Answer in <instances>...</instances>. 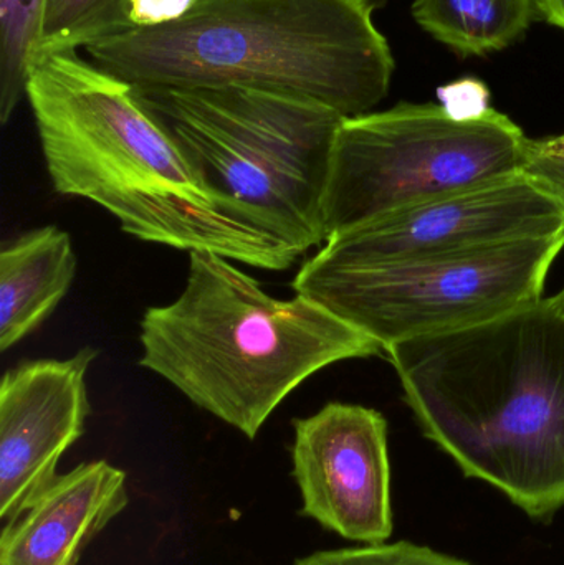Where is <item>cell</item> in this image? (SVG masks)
<instances>
[{
	"mask_svg": "<svg viewBox=\"0 0 564 565\" xmlns=\"http://www.w3.org/2000/svg\"><path fill=\"white\" fill-rule=\"evenodd\" d=\"M25 98L55 191L105 209L126 234L268 271L301 257L219 198L138 89L78 50L39 56Z\"/></svg>",
	"mask_w": 564,
	"mask_h": 565,
	"instance_id": "cell-1",
	"label": "cell"
},
{
	"mask_svg": "<svg viewBox=\"0 0 564 565\" xmlns=\"http://www.w3.org/2000/svg\"><path fill=\"white\" fill-rule=\"evenodd\" d=\"M384 355L424 437L533 520L564 507V312L556 296Z\"/></svg>",
	"mask_w": 564,
	"mask_h": 565,
	"instance_id": "cell-2",
	"label": "cell"
},
{
	"mask_svg": "<svg viewBox=\"0 0 564 565\" xmlns=\"http://www.w3.org/2000/svg\"><path fill=\"white\" fill-rule=\"evenodd\" d=\"M384 2L204 0L178 22L83 52L142 92L260 89L353 118L373 111L393 82V50L374 22Z\"/></svg>",
	"mask_w": 564,
	"mask_h": 565,
	"instance_id": "cell-3",
	"label": "cell"
},
{
	"mask_svg": "<svg viewBox=\"0 0 564 565\" xmlns=\"http://www.w3.org/2000/svg\"><path fill=\"white\" fill-rule=\"evenodd\" d=\"M139 341L142 369L248 440L321 369L384 355L380 342L320 302L274 298L209 252L189 254L175 301L146 309Z\"/></svg>",
	"mask_w": 564,
	"mask_h": 565,
	"instance_id": "cell-4",
	"label": "cell"
},
{
	"mask_svg": "<svg viewBox=\"0 0 564 565\" xmlns=\"http://www.w3.org/2000/svg\"><path fill=\"white\" fill-rule=\"evenodd\" d=\"M138 93L238 214L300 255L327 242L324 198L344 116L260 89Z\"/></svg>",
	"mask_w": 564,
	"mask_h": 565,
	"instance_id": "cell-5",
	"label": "cell"
},
{
	"mask_svg": "<svg viewBox=\"0 0 564 565\" xmlns=\"http://www.w3.org/2000/svg\"><path fill=\"white\" fill-rule=\"evenodd\" d=\"M530 142L509 116L489 108L457 119L440 105L400 103L344 118L324 198L328 238L376 218L469 191L525 166Z\"/></svg>",
	"mask_w": 564,
	"mask_h": 565,
	"instance_id": "cell-6",
	"label": "cell"
},
{
	"mask_svg": "<svg viewBox=\"0 0 564 565\" xmlns=\"http://www.w3.org/2000/svg\"><path fill=\"white\" fill-rule=\"evenodd\" d=\"M563 248L560 232L473 254L361 267L310 258L291 288L386 349L473 328L539 301Z\"/></svg>",
	"mask_w": 564,
	"mask_h": 565,
	"instance_id": "cell-7",
	"label": "cell"
},
{
	"mask_svg": "<svg viewBox=\"0 0 564 565\" xmlns=\"http://www.w3.org/2000/svg\"><path fill=\"white\" fill-rule=\"evenodd\" d=\"M560 232L564 195L520 172L341 232L311 258L361 267L473 254Z\"/></svg>",
	"mask_w": 564,
	"mask_h": 565,
	"instance_id": "cell-8",
	"label": "cell"
},
{
	"mask_svg": "<svg viewBox=\"0 0 564 565\" xmlns=\"http://www.w3.org/2000/svg\"><path fill=\"white\" fill-rule=\"evenodd\" d=\"M294 427L301 514L344 540L386 543L394 526L386 418L363 405L331 402Z\"/></svg>",
	"mask_w": 564,
	"mask_h": 565,
	"instance_id": "cell-9",
	"label": "cell"
},
{
	"mask_svg": "<svg viewBox=\"0 0 564 565\" xmlns=\"http://www.w3.org/2000/svg\"><path fill=\"white\" fill-rule=\"evenodd\" d=\"M98 351L23 362L0 384V520L19 518L60 477V458L85 431L86 374Z\"/></svg>",
	"mask_w": 564,
	"mask_h": 565,
	"instance_id": "cell-10",
	"label": "cell"
},
{
	"mask_svg": "<svg viewBox=\"0 0 564 565\" xmlns=\"http://www.w3.org/2000/svg\"><path fill=\"white\" fill-rule=\"evenodd\" d=\"M128 503L125 471L105 460L79 465L3 526L0 565H76Z\"/></svg>",
	"mask_w": 564,
	"mask_h": 565,
	"instance_id": "cell-11",
	"label": "cell"
},
{
	"mask_svg": "<svg viewBox=\"0 0 564 565\" xmlns=\"http://www.w3.org/2000/svg\"><path fill=\"white\" fill-rule=\"evenodd\" d=\"M72 238L55 225L35 228L0 250V351L35 331L75 280Z\"/></svg>",
	"mask_w": 564,
	"mask_h": 565,
	"instance_id": "cell-12",
	"label": "cell"
},
{
	"mask_svg": "<svg viewBox=\"0 0 564 565\" xmlns=\"http://www.w3.org/2000/svg\"><path fill=\"white\" fill-rule=\"evenodd\" d=\"M540 15L535 0H414L413 17L437 42L462 56L502 52Z\"/></svg>",
	"mask_w": 564,
	"mask_h": 565,
	"instance_id": "cell-13",
	"label": "cell"
},
{
	"mask_svg": "<svg viewBox=\"0 0 564 565\" xmlns=\"http://www.w3.org/2000/svg\"><path fill=\"white\" fill-rule=\"evenodd\" d=\"M45 0H0V122L25 98L36 58Z\"/></svg>",
	"mask_w": 564,
	"mask_h": 565,
	"instance_id": "cell-14",
	"label": "cell"
},
{
	"mask_svg": "<svg viewBox=\"0 0 564 565\" xmlns=\"http://www.w3.org/2000/svg\"><path fill=\"white\" fill-rule=\"evenodd\" d=\"M202 2L204 0H115L86 30L79 50L109 36L178 22Z\"/></svg>",
	"mask_w": 564,
	"mask_h": 565,
	"instance_id": "cell-15",
	"label": "cell"
},
{
	"mask_svg": "<svg viewBox=\"0 0 564 565\" xmlns=\"http://www.w3.org/2000/svg\"><path fill=\"white\" fill-rule=\"evenodd\" d=\"M113 2L115 0H45L36 58L63 50L79 52L82 36Z\"/></svg>",
	"mask_w": 564,
	"mask_h": 565,
	"instance_id": "cell-16",
	"label": "cell"
},
{
	"mask_svg": "<svg viewBox=\"0 0 564 565\" xmlns=\"http://www.w3.org/2000/svg\"><path fill=\"white\" fill-rule=\"evenodd\" d=\"M294 565H470L429 547L403 543L321 551L295 561Z\"/></svg>",
	"mask_w": 564,
	"mask_h": 565,
	"instance_id": "cell-17",
	"label": "cell"
},
{
	"mask_svg": "<svg viewBox=\"0 0 564 565\" xmlns=\"http://www.w3.org/2000/svg\"><path fill=\"white\" fill-rule=\"evenodd\" d=\"M523 172L564 195V135L530 142Z\"/></svg>",
	"mask_w": 564,
	"mask_h": 565,
	"instance_id": "cell-18",
	"label": "cell"
},
{
	"mask_svg": "<svg viewBox=\"0 0 564 565\" xmlns=\"http://www.w3.org/2000/svg\"><path fill=\"white\" fill-rule=\"evenodd\" d=\"M443 108L457 119L477 118L489 106V89L479 79L466 78L439 89Z\"/></svg>",
	"mask_w": 564,
	"mask_h": 565,
	"instance_id": "cell-19",
	"label": "cell"
},
{
	"mask_svg": "<svg viewBox=\"0 0 564 565\" xmlns=\"http://www.w3.org/2000/svg\"><path fill=\"white\" fill-rule=\"evenodd\" d=\"M540 15L564 32V0H535Z\"/></svg>",
	"mask_w": 564,
	"mask_h": 565,
	"instance_id": "cell-20",
	"label": "cell"
},
{
	"mask_svg": "<svg viewBox=\"0 0 564 565\" xmlns=\"http://www.w3.org/2000/svg\"><path fill=\"white\" fill-rule=\"evenodd\" d=\"M556 299H558L560 306H562L564 312V288L556 295Z\"/></svg>",
	"mask_w": 564,
	"mask_h": 565,
	"instance_id": "cell-21",
	"label": "cell"
}]
</instances>
